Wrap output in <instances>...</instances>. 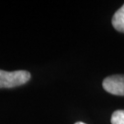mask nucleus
Returning a JSON list of instances; mask_svg holds the SVG:
<instances>
[{
  "mask_svg": "<svg viewBox=\"0 0 124 124\" xmlns=\"http://www.w3.org/2000/svg\"><path fill=\"white\" fill-rule=\"evenodd\" d=\"M31 79V74L28 71L8 72L0 69V88H12L26 84Z\"/></svg>",
  "mask_w": 124,
  "mask_h": 124,
  "instance_id": "obj_1",
  "label": "nucleus"
},
{
  "mask_svg": "<svg viewBox=\"0 0 124 124\" xmlns=\"http://www.w3.org/2000/svg\"><path fill=\"white\" fill-rule=\"evenodd\" d=\"M103 88L112 95L124 96V75H111L105 78Z\"/></svg>",
  "mask_w": 124,
  "mask_h": 124,
  "instance_id": "obj_2",
  "label": "nucleus"
},
{
  "mask_svg": "<svg viewBox=\"0 0 124 124\" xmlns=\"http://www.w3.org/2000/svg\"><path fill=\"white\" fill-rule=\"evenodd\" d=\"M112 25L115 30L124 33V5L115 12L112 18Z\"/></svg>",
  "mask_w": 124,
  "mask_h": 124,
  "instance_id": "obj_3",
  "label": "nucleus"
},
{
  "mask_svg": "<svg viewBox=\"0 0 124 124\" xmlns=\"http://www.w3.org/2000/svg\"><path fill=\"white\" fill-rule=\"evenodd\" d=\"M112 124H124V110H117L111 116Z\"/></svg>",
  "mask_w": 124,
  "mask_h": 124,
  "instance_id": "obj_4",
  "label": "nucleus"
},
{
  "mask_svg": "<svg viewBox=\"0 0 124 124\" xmlns=\"http://www.w3.org/2000/svg\"><path fill=\"white\" fill-rule=\"evenodd\" d=\"M75 124H85V123H84V122H81V121H78V122H76V123H75Z\"/></svg>",
  "mask_w": 124,
  "mask_h": 124,
  "instance_id": "obj_5",
  "label": "nucleus"
}]
</instances>
